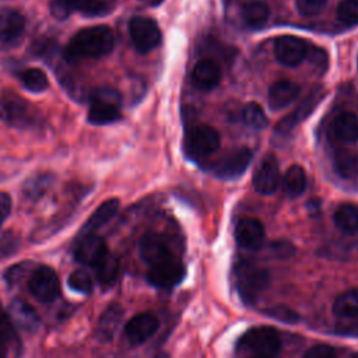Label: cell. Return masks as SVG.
<instances>
[{
    "instance_id": "cell-1",
    "label": "cell",
    "mask_w": 358,
    "mask_h": 358,
    "mask_svg": "<svg viewBox=\"0 0 358 358\" xmlns=\"http://www.w3.org/2000/svg\"><path fill=\"white\" fill-rule=\"evenodd\" d=\"M115 35L106 25L88 27L78 31L64 48V59L77 62L83 59H99L113 50Z\"/></svg>"
},
{
    "instance_id": "cell-2",
    "label": "cell",
    "mask_w": 358,
    "mask_h": 358,
    "mask_svg": "<svg viewBox=\"0 0 358 358\" xmlns=\"http://www.w3.org/2000/svg\"><path fill=\"white\" fill-rule=\"evenodd\" d=\"M0 120L15 129H34L39 124V113L27 99L6 92L0 96Z\"/></svg>"
},
{
    "instance_id": "cell-3",
    "label": "cell",
    "mask_w": 358,
    "mask_h": 358,
    "mask_svg": "<svg viewBox=\"0 0 358 358\" xmlns=\"http://www.w3.org/2000/svg\"><path fill=\"white\" fill-rule=\"evenodd\" d=\"M238 350L253 357H274L281 350V340L273 327L259 326L246 331L238 343Z\"/></svg>"
},
{
    "instance_id": "cell-4",
    "label": "cell",
    "mask_w": 358,
    "mask_h": 358,
    "mask_svg": "<svg viewBox=\"0 0 358 358\" xmlns=\"http://www.w3.org/2000/svg\"><path fill=\"white\" fill-rule=\"evenodd\" d=\"M122 117L120 95L116 90L102 87L91 94L87 120L91 124H109Z\"/></svg>"
},
{
    "instance_id": "cell-5",
    "label": "cell",
    "mask_w": 358,
    "mask_h": 358,
    "mask_svg": "<svg viewBox=\"0 0 358 358\" xmlns=\"http://www.w3.org/2000/svg\"><path fill=\"white\" fill-rule=\"evenodd\" d=\"M235 282L243 302L253 303L270 285V274L262 267L242 262L236 267Z\"/></svg>"
},
{
    "instance_id": "cell-6",
    "label": "cell",
    "mask_w": 358,
    "mask_h": 358,
    "mask_svg": "<svg viewBox=\"0 0 358 358\" xmlns=\"http://www.w3.org/2000/svg\"><path fill=\"white\" fill-rule=\"evenodd\" d=\"M28 289L39 302H53L60 295V281L56 271L49 266H38L29 274Z\"/></svg>"
},
{
    "instance_id": "cell-7",
    "label": "cell",
    "mask_w": 358,
    "mask_h": 358,
    "mask_svg": "<svg viewBox=\"0 0 358 358\" xmlns=\"http://www.w3.org/2000/svg\"><path fill=\"white\" fill-rule=\"evenodd\" d=\"M129 34L134 48L140 53H148L161 42L158 24L150 17H133L129 22Z\"/></svg>"
},
{
    "instance_id": "cell-8",
    "label": "cell",
    "mask_w": 358,
    "mask_h": 358,
    "mask_svg": "<svg viewBox=\"0 0 358 358\" xmlns=\"http://www.w3.org/2000/svg\"><path fill=\"white\" fill-rule=\"evenodd\" d=\"M220 143V133L208 124H197L186 134V150L196 157H206L215 152Z\"/></svg>"
},
{
    "instance_id": "cell-9",
    "label": "cell",
    "mask_w": 358,
    "mask_h": 358,
    "mask_svg": "<svg viewBox=\"0 0 358 358\" xmlns=\"http://www.w3.org/2000/svg\"><path fill=\"white\" fill-rule=\"evenodd\" d=\"M252 161V151L248 147L235 148L213 164L211 171L221 179L234 180L245 173Z\"/></svg>"
},
{
    "instance_id": "cell-10",
    "label": "cell",
    "mask_w": 358,
    "mask_h": 358,
    "mask_svg": "<svg viewBox=\"0 0 358 358\" xmlns=\"http://www.w3.org/2000/svg\"><path fill=\"white\" fill-rule=\"evenodd\" d=\"M110 10L103 0H52L50 11L59 20L67 18L71 13L78 11L87 17L105 15Z\"/></svg>"
},
{
    "instance_id": "cell-11",
    "label": "cell",
    "mask_w": 358,
    "mask_h": 358,
    "mask_svg": "<svg viewBox=\"0 0 358 358\" xmlns=\"http://www.w3.org/2000/svg\"><path fill=\"white\" fill-rule=\"evenodd\" d=\"M183 275H185L183 264L172 256L161 263L150 266V270L147 273V280L151 285L157 288H172L182 281Z\"/></svg>"
},
{
    "instance_id": "cell-12",
    "label": "cell",
    "mask_w": 358,
    "mask_h": 358,
    "mask_svg": "<svg viewBox=\"0 0 358 358\" xmlns=\"http://www.w3.org/2000/svg\"><path fill=\"white\" fill-rule=\"evenodd\" d=\"M308 43L294 35L278 36L274 42V56L275 59L288 67H295L306 59Z\"/></svg>"
},
{
    "instance_id": "cell-13",
    "label": "cell",
    "mask_w": 358,
    "mask_h": 358,
    "mask_svg": "<svg viewBox=\"0 0 358 358\" xmlns=\"http://www.w3.org/2000/svg\"><path fill=\"white\" fill-rule=\"evenodd\" d=\"M159 327V322L155 315L143 312L133 316L124 326V334L131 345H138L151 338Z\"/></svg>"
},
{
    "instance_id": "cell-14",
    "label": "cell",
    "mask_w": 358,
    "mask_h": 358,
    "mask_svg": "<svg viewBox=\"0 0 358 358\" xmlns=\"http://www.w3.org/2000/svg\"><path fill=\"white\" fill-rule=\"evenodd\" d=\"M323 96H324V91L322 88H315L309 95H306L299 102V105L288 116L282 117L278 122L275 131L285 134L289 130H292L296 124H299L302 120H305L315 110V108L320 103Z\"/></svg>"
},
{
    "instance_id": "cell-15",
    "label": "cell",
    "mask_w": 358,
    "mask_h": 358,
    "mask_svg": "<svg viewBox=\"0 0 358 358\" xmlns=\"http://www.w3.org/2000/svg\"><path fill=\"white\" fill-rule=\"evenodd\" d=\"M106 252L108 248L105 241L91 232L80 235V241L74 249V257L81 264L94 267Z\"/></svg>"
},
{
    "instance_id": "cell-16",
    "label": "cell",
    "mask_w": 358,
    "mask_h": 358,
    "mask_svg": "<svg viewBox=\"0 0 358 358\" xmlns=\"http://www.w3.org/2000/svg\"><path fill=\"white\" fill-rule=\"evenodd\" d=\"M140 256L150 266L172 257L165 238L158 232H145L140 239Z\"/></svg>"
},
{
    "instance_id": "cell-17",
    "label": "cell",
    "mask_w": 358,
    "mask_h": 358,
    "mask_svg": "<svg viewBox=\"0 0 358 358\" xmlns=\"http://www.w3.org/2000/svg\"><path fill=\"white\" fill-rule=\"evenodd\" d=\"M235 239L243 249L257 250L264 241V227L259 220L245 217L235 227Z\"/></svg>"
},
{
    "instance_id": "cell-18",
    "label": "cell",
    "mask_w": 358,
    "mask_h": 358,
    "mask_svg": "<svg viewBox=\"0 0 358 358\" xmlns=\"http://www.w3.org/2000/svg\"><path fill=\"white\" fill-rule=\"evenodd\" d=\"M280 169L275 158L263 159L255 171L253 187L260 194H273L280 185Z\"/></svg>"
},
{
    "instance_id": "cell-19",
    "label": "cell",
    "mask_w": 358,
    "mask_h": 358,
    "mask_svg": "<svg viewBox=\"0 0 358 358\" xmlns=\"http://www.w3.org/2000/svg\"><path fill=\"white\" fill-rule=\"evenodd\" d=\"M8 316L14 323L15 329H20L28 333L36 331L41 324V319L35 312V309L29 303L18 298L13 299V302L10 303Z\"/></svg>"
},
{
    "instance_id": "cell-20",
    "label": "cell",
    "mask_w": 358,
    "mask_h": 358,
    "mask_svg": "<svg viewBox=\"0 0 358 358\" xmlns=\"http://www.w3.org/2000/svg\"><path fill=\"white\" fill-rule=\"evenodd\" d=\"M221 80V69L211 59H201L192 71V83L200 91H210L218 85Z\"/></svg>"
},
{
    "instance_id": "cell-21",
    "label": "cell",
    "mask_w": 358,
    "mask_h": 358,
    "mask_svg": "<svg viewBox=\"0 0 358 358\" xmlns=\"http://www.w3.org/2000/svg\"><path fill=\"white\" fill-rule=\"evenodd\" d=\"M25 31V18L13 8H0V43H13Z\"/></svg>"
},
{
    "instance_id": "cell-22",
    "label": "cell",
    "mask_w": 358,
    "mask_h": 358,
    "mask_svg": "<svg viewBox=\"0 0 358 358\" xmlns=\"http://www.w3.org/2000/svg\"><path fill=\"white\" fill-rule=\"evenodd\" d=\"M299 85L291 80H278L268 88V105L273 110L288 106L299 95Z\"/></svg>"
},
{
    "instance_id": "cell-23",
    "label": "cell",
    "mask_w": 358,
    "mask_h": 358,
    "mask_svg": "<svg viewBox=\"0 0 358 358\" xmlns=\"http://www.w3.org/2000/svg\"><path fill=\"white\" fill-rule=\"evenodd\" d=\"M123 319V309L117 303L109 305L99 317L95 336L101 341H110Z\"/></svg>"
},
{
    "instance_id": "cell-24",
    "label": "cell",
    "mask_w": 358,
    "mask_h": 358,
    "mask_svg": "<svg viewBox=\"0 0 358 358\" xmlns=\"http://www.w3.org/2000/svg\"><path fill=\"white\" fill-rule=\"evenodd\" d=\"M119 210V200L117 199H108L105 200L94 213L92 215L85 221V224L83 225L80 235L84 234H91L96 229H99L101 227H103L106 222H109L117 213Z\"/></svg>"
},
{
    "instance_id": "cell-25",
    "label": "cell",
    "mask_w": 358,
    "mask_h": 358,
    "mask_svg": "<svg viewBox=\"0 0 358 358\" xmlns=\"http://www.w3.org/2000/svg\"><path fill=\"white\" fill-rule=\"evenodd\" d=\"M334 136L343 143L358 140V116L354 112H340L333 120Z\"/></svg>"
},
{
    "instance_id": "cell-26",
    "label": "cell",
    "mask_w": 358,
    "mask_h": 358,
    "mask_svg": "<svg viewBox=\"0 0 358 358\" xmlns=\"http://www.w3.org/2000/svg\"><path fill=\"white\" fill-rule=\"evenodd\" d=\"M336 227L348 235L358 234V206L354 203H341L333 214Z\"/></svg>"
},
{
    "instance_id": "cell-27",
    "label": "cell",
    "mask_w": 358,
    "mask_h": 358,
    "mask_svg": "<svg viewBox=\"0 0 358 358\" xmlns=\"http://www.w3.org/2000/svg\"><path fill=\"white\" fill-rule=\"evenodd\" d=\"M270 17L268 6L262 0L246 1L242 7V18L245 24L250 28L263 27Z\"/></svg>"
},
{
    "instance_id": "cell-28",
    "label": "cell",
    "mask_w": 358,
    "mask_h": 358,
    "mask_svg": "<svg viewBox=\"0 0 358 358\" xmlns=\"http://www.w3.org/2000/svg\"><path fill=\"white\" fill-rule=\"evenodd\" d=\"M333 166L338 176L352 178L358 172V155L347 148H338L333 154Z\"/></svg>"
},
{
    "instance_id": "cell-29",
    "label": "cell",
    "mask_w": 358,
    "mask_h": 358,
    "mask_svg": "<svg viewBox=\"0 0 358 358\" xmlns=\"http://www.w3.org/2000/svg\"><path fill=\"white\" fill-rule=\"evenodd\" d=\"M282 189H284V193L291 199L298 197L305 192L306 175H305V171L302 169V166L291 165L287 169V172L282 178Z\"/></svg>"
},
{
    "instance_id": "cell-30",
    "label": "cell",
    "mask_w": 358,
    "mask_h": 358,
    "mask_svg": "<svg viewBox=\"0 0 358 358\" xmlns=\"http://www.w3.org/2000/svg\"><path fill=\"white\" fill-rule=\"evenodd\" d=\"M333 313L340 319L358 316V289H348L340 294L333 302Z\"/></svg>"
},
{
    "instance_id": "cell-31",
    "label": "cell",
    "mask_w": 358,
    "mask_h": 358,
    "mask_svg": "<svg viewBox=\"0 0 358 358\" xmlns=\"http://www.w3.org/2000/svg\"><path fill=\"white\" fill-rule=\"evenodd\" d=\"M96 280L102 285H110L115 282L119 274V260L109 252H106L102 259L94 266Z\"/></svg>"
},
{
    "instance_id": "cell-32",
    "label": "cell",
    "mask_w": 358,
    "mask_h": 358,
    "mask_svg": "<svg viewBox=\"0 0 358 358\" xmlns=\"http://www.w3.org/2000/svg\"><path fill=\"white\" fill-rule=\"evenodd\" d=\"M242 117L245 120V123L256 130H263L267 127L268 124V119L266 112L263 110V108L256 103V102H249L243 106L242 110Z\"/></svg>"
},
{
    "instance_id": "cell-33",
    "label": "cell",
    "mask_w": 358,
    "mask_h": 358,
    "mask_svg": "<svg viewBox=\"0 0 358 358\" xmlns=\"http://www.w3.org/2000/svg\"><path fill=\"white\" fill-rule=\"evenodd\" d=\"M21 84L31 92H42L49 87V81L43 70L27 69L21 73Z\"/></svg>"
},
{
    "instance_id": "cell-34",
    "label": "cell",
    "mask_w": 358,
    "mask_h": 358,
    "mask_svg": "<svg viewBox=\"0 0 358 358\" xmlns=\"http://www.w3.org/2000/svg\"><path fill=\"white\" fill-rule=\"evenodd\" d=\"M0 343L4 344L7 348L10 345L17 347L20 344L18 336L15 331V326L11 322L8 313H6L1 309V303H0Z\"/></svg>"
},
{
    "instance_id": "cell-35",
    "label": "cell",
    "mask_w": 358,
    "mask_h": 358,
    "mask_svg": "<svg viewBox=\"0 0 358 358\" xmlns=\"http://www.w3.org/2000/svg\"><path fill=\"white\" fill-rule=\"evenodd\" d=\"M337 18L347 27L358 25V0H341L337 6Z\"/></svg>"
},
{
    "instance_id": "cell-36",
    "label": "cell",
    "mask_w": 358,
    "mask_h": 358,
    "mask_svg": "<svg viewBox=\"0 0 358 358\" xmlns=\"http://www.w3.org/2000/svg\"><path fill=\"white\" fill-rule=\"evenodd\" d=\"M50 182H52V178L48 173L35 175V176L29 178L27 180V183L24 185V193L29 199H36L46 192Z\"/></svg>"
},
{
    "instance_id": "cell-37",
    "label": "cell",
    "mask_w": 358,
    "mask_h": 358,
    "mask_svg": "<svg viewBox=\"0 0 358 358\" xmlns=\"http://www.w3.org/2000/svg\"><path fill=\"white\" fill-rule=\"evenodd\" d=\"M69 287L80 294H91L94 284L91 275L85 270L77 268L69 275Z\"/></svg>"
},
{
    "instance_id": "cell-38",
    "label": "cell",
    "mask_w": 358,
    "mask_h": 358,
    "mask_svg": "<svg viewBox=\"0 0 358 358\" xmlns=\"http://www.w3.org/2000/svg\"><path fill=\"white\" fill-rule=\"evenodd\" d=\"M264 315L278 320V322H284V323H288V324H295L299 322V315L289 309L288 306H284V305H277V306H271L268 309L264 310Z\"/></svg>"
},
{
    "instance_id": "cell-39",
    "label": "cell",
    "mask_w": 358,
    "mask_h": 358,
    "mask_svg": "<svg viewBox=\"0 0 358 358\" xmlns=\"http://www.w3.org/2000/svg\"><path fill=\"white\" fill-rule=\"evenodd\" d=\"M329 0H295L296 10L303 17H315L327 6Z\"/></svg>"
},
{
    "instance_id": "cell-40",
    "label": "cell",
    "mask_w": 358,
    "mask_h": 358,
    "mask_svg": "<svg viewBox=\"0 0 358 358\" xmlns=\"http://www.w3.org/2000/svg\"><path fill=\"white\" fill-rule=\"evenodd\" d=\"M306 57L315 70H317L319 73L326 71V69L329 66V57H327V53L324 52V49L317 48V46H308Z\"/></svg>"
},
{
    "instance_id": "cell-41",
    "label": "cell",
    "mask_w": 358,
    "mask_h": 358,
    "mask_svg": "<svg viewBox=\"0 0 358 358\" xmlns=\"http://www.w3.org/2000/svg\"><path fill=\"white\" fill-rule=\"evenodd\" d=\"M20 248V238L13 232H6L0 236V259L14 255Z\"/></svg>"
},
{
    "instance_id": "cell-42",
    "label": "cell",
    "mask_w": 358,
    "mask_h": 358,
    "mask_svg": "<svg viewBox=\"0 0 358 358\" xmlns=\"http://www.w3.org/2000/svg\"><path fill=\"white\" fill-rule=\"evenodd\" d=\"M31 268H32V263H28V262L14 264L8 267V270L4 273V278L10 285H14L15 282L21 281L31 271Z\"/></svg>"
},
{
    "instance_id": "cell-43",
    "label": "cell",
    "mask_w": 358,
    "mask_h": 358,
    "mask_svg": "<svg viewBox=\"0 0 358 358\" xmlns=\"http://www.w3.org/2000/svg\"><path fill=\"white\" fill-rule=\"evenodd\" d=\"M305 358H334L337 355V351L334 347L327 344H317L310 347L308 351H305Z\"/></svg>"
},
{
    "instance_id": "cell-44",
    "label": "cell",
    "mask_w": 358,
    "mask_h": 358,
    "mask_svg": "<svg viewBox=\"0 0 358 358\" xmlns=\"http://www.w3.org/2000/svg\"><path fill=\"white\" fill-rule=\"evenodd\" d=\"M10 211H11V199L7 193L0 192V228L3 222L7 220V217L10 215Z\"/></svg>"
},
{
    "instance_id": "cell-45",
    "label": "cell",
    "mask_w": 358,
    "mask_h": 358,
    "mask_svg": "<svg viewBox=\"0 0 358 358\" xmlns=\"http://www.w3.org/2000/svg\"><path fill=\"white\" fill-rule=\"evenodd\" d=\"M337 331L340 334H345V336H358V316L351 317V322L345 323V324H340Z\"/></svg>"
},
{
    "instance_id": "cell-46",
    "label": "cell",
    "mask_w": 358,
    "mask_h": 358,
    "mask_svg": "<svg viewBox=\"0 0 358 358\" xmlns=\"http://www.w3.org/2000/svg\"><path fill=\"white\" fill-rule=\"evenodd\" d=\"M271 249L273 250H275V252H280L281 250V256L282 257H287L289 253H287V250L288 249H294L292 248V245H289V243H287V242H275V243H271Z\"/></svg>"
},
{
    "instance_id": "cell-47",
    "label": "cell",
    "mask_w": 358,
    "mask_h": 358,
    "mask_svg": "<svg viewBox=\"0 0 358 358\" xmlns=\"http://www.w3.org/2000/svg\"><path fill=\"white\" fill-rule=\"evenodd\" d=\"M7 354V347L0 343V357H4Z\"/></svg>"
},
{
    "instance_id": "cell-48",
    "label": "cell",
    "mask_w": 358,
    "mask_h": 358,
    "mask_svg": "<svg viewBox=\"0 0 358 358\" xmlns=\"http://www.w3.org/2000/svg\"><path fill=\"white\" fill-rule=\"evenodd\" d=\"M357 66H358V57H357Z\"/></svg>"
}]
</instances>
